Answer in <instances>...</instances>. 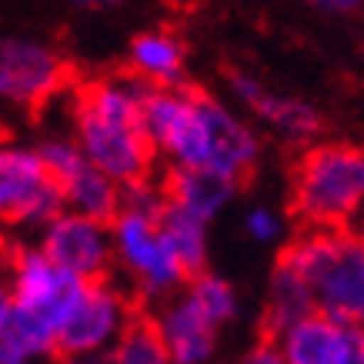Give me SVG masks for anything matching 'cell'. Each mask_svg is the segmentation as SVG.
<instances>
[{"label": "cell", "mask_w": 364, "mask_h": 364, "mask_svg": "<svg viewBox=\"0 0 364 364\" xmlns=\"http://www.w3.org/2000/svg\"><path fill=\"white\" fill-rule=\"evenodd\" d=\"M144 131L164 167L208 171L244 184L261 161V134L251 121L200 87H147Z\"/></svg>", "instance_id": "obj_1"}, {"label": "cell", "mask_w": 364, "mask_h": 364, "mask_svg": "<svg viewBox=\"0 0 364 364\" xmlns=\"http://www.w3.org/2000/svg\"><path fill=\"white\" fill-rule=\"evenodd\" d=\"M144 87L127 70L74 80L67 94L70 137L90 164L124 191L161 177V161L144 131Z\"/></svg>", "instance_id": "obj_2"}, {"label": "cell", "mask_w": 364, "mask_h": 364, "mask_svg": "<svg viewBox=\"0 0 364 364\" xmlns=\"http://www.w3.org/2000/svg\"><path fill=\"white\" fill-rule=\"evenodd\" d=\"M287 208L301 231L364 228V147L318 141L298 151L287 177Z\"/></svg>", "instance_id": "obj_3"}, {"label": "cell", "mask_w": 364, "mask_h": 364, "mask_svg": "<svg viewBox=\"0 0 364 364\" xmlns=\"http://www.w3.org/2000/svg\"><path fill=\"white\" fill-rule=\"evenodd\" d=\"M318 301V314L364 328V244L358 231H301L281 247Z\"/></svg>", "instance_id": "obj_4"}, {"label": "cell", "mask_w": 364, "mask_h": 364, "mask_svg": "<svg viewBox=\"0 0 364 364\" xmlns=\"http://www.w3.org/2000/svg\"><path fill=\"white\" fill-rule=\"evenodd\" d=\"M114 231V277L147 308V314L164 301L184 294L191 274L161 231V218L121 208L111 221Z\"/></svg>", "instance_id": "obj_5"}, {"label": "cell", "mask_w": 364, "mask_h": 364, "mask_svg": "<svg viewBox=\"0 0 364 364\" xmlns=\"http://www.w3.org/2000/svg\"><path fill=\"white\" fill-rule=\"evenodd\" d=\"M141 314V304L117 277L87 281L77 304L57 328V344H60L64 364L107 361L117 341L131 331V324Z\"/></svg>", "instance_id": "obj_6"}, {"label": "cell", "mask_w": 364, "mask_h": 364, "mask_svg": "<svg viewBox=\"0 0 364 364\" xmlns=\"http://www.w3.org/2000/svg\"><path fill=\"white\" fill-rule=\"evenodd\" d=\"M67 210L64 191L37 144L7 141L0 147V218L7 228L23 234L44 231Z\"/></svg>", "instance_id": "obj_7"}, {"label": "cell", "mask_w": 364, "mask_h": 364, "mask_svg": "<svg viewBox=\"0 0 364 364\" xmlns=\"http://www.w3.org/2000/svg\"><path fill=\"white\" fill-rule=\"evenodd\" d=\"M84 284L87 281L67 274L60 264H54L33 237H17L7 247V284H4V298H11L23 311H31L41 321H47L54 331L64 324L70 308L77 304Z\"/></svg>", "instance_id": "obj_8"}, {"label": "cell", "mask_w": 364, "mask_h": 364, "mask_svg": "<svg viewBox=\"0 0 364 364\" xmlns=\"http://www.w3.org/2000/svg\"><path fill=\"white\" fill-rule=\"evenodd\" d=\"M74 87L70 64L47 41L4 37L0 44V94L21 111H44L50 100L67 97Z\"/></svg>", "instance_id": "obj_9"}, {"label": "cell", "mask_w": 364, "mask_h": 364, "mask_svg": "<svg viewBox=\"0 0 364 364\" xmlns=\"http://www.w3.org/2000/svg\"><path fill=\"white\" fill-rule=\"evenodd\" d=\"M37 147H41L54 181L64 191L67 210L84 214V218H97V221H107V224L121 214L124 188L114 184L104 171H97L90 164L84 157V151H80V144L70 137V131L44 134L37 141Z\"/></svg>", "instance_id": "obj_10"}, {"label": "cell", "mask_w": 364, "mask_h": 364, "mask_svg": "<svg viewBox=\"0 0 364 364\" xmlns=\"http://www.w3.org/2000/svg\"><path fill=\"white\" fill-rule=\"evenodd\" d=\"M33 241L44 247V254L54 264H60L67 274L80 277V281L114 277V267H117L114 264V231L107 221L64 210Z\"/></svg>", "instance_id": "obj_11"}, {"label": "cell", "mask_w": 364, "mask_h": 364, "mask_svg": "<svg viewBox=\"0 0 364 364\" xmlns=\"http://www.w3.org/2000/svg\"><path fill=\"white\" fill-rule=\"evenodd\" d=\"M228 90L231 97L247 107V111L264 124L267 131H274L281 141L287 144H298L301 151L318 144L321 134V114L314 104L301 97H287V94H277V90L264 87L261 80L247 74V70H231L228 74Z\"/></svg>", "instance_id": "obj_12"}, {"label": "cell", "mask_w": 364, "mask_h": 364, "mask_svg": "<svg viewBox=\"0 0 364 364\" xmlns=\"http://www.w3.org/2000/svg\"><path fill=\"white\" fill-rule=\"evenodd\" d=\"M277 344L287 364H364V328L324 314L294 324Z\"/></svg>", "instance_id": "obj_13"}, {"label": "cell", "mask_w": 364, "mask_h": 364, "mask_svg": "<svg viewBox=\"0 0 364 364\" xmlns=\"http://www.w3.org/2000/svg\"><path fill=\"white\" fill-rule=\"evenodd\" d=\"M157 334L174 364H210L218 354V324H210L188 294L164 301L151 311Z\"/></svg>", "instance_id": "obj_14"}, {"label": "cell", "mask_w": 364, "mask_h": 364, "mask_svg": "<svg viewBox=\"0 0 364 364\" xmlns=\"http://www.w3.org/2000/svg\"><path fill=\"white\" fill-rule=\"evenodd\" d=\"M144 87H184L188 74V47L171 27H144L127 44V67Z\"/></svg>", "instance_id": "obj_15"}, {"label": "cell", "mask_w": 364, "mask_h": 364, "mask_svg": "<svg viewBox=\"0 0 364 364\" xmlns=\"http://www.w3.org/2000/svg\"><path fill=\"white\" fill-rule=\"evenodd\" d=\"M0 364H64L54 328L11 298H0Z\"/></svg>", "instance_id": "obj_16"}, {"label": "cell", "mask_w": 364, "mask_h": 364, "mask_svg": "<svg viewBox=\"0 0 364 364\" xmlns=\"http://www.w3.org/2000/svg\"><path fill=\"white\" fill-rule=\"evenodd\" d=\"M314 314H318V301L311 294L308 281L284 257H277L271 277H267L264 308H261V338L281 341L294 324L314 318Z\"/></svg>", "instance_id": "obj_17"}, {"label": "cell", "mask_w": 364, "mask_h": 364, "mask_svg": "<svg viewBox=\"0 0 364 364\" xmlns=\"http://www.w3.org/2000/svg\"><path fill=\"white\" fill-rule=\"evenodd\" d=\"M157 181H161L167 204L188 210L204 224H214V218L241 191V184H234V181H224L208 171H184V167H164Z\"/></svg>", "instance_id": "obj_18"}, {"label": "cell", "mask_w": 364, "mask_h": 364, "mask_svg": "<svg viewBox=\"0 0 364 364\" xmlns=\"http://www.w3.org/2000/svg\"><path fill=\"white\" fill-rule=\"evenodd\" d=\"M208 228L210 224L198 221L194 214H188V210L174 208V204H167L164 210H161V231H164V237L171 241V247H174V254L181 257V264L188 267V274H200V271H208Z\"/></svg>", "instance_id": "obj_19"}, {"label": "cell", "mask_w": 364, "mask_h": 364, "mask_svg": "<svg viewBox=\"0 0 364 364\" xmlns=\"http://www.w3.org/2000/svg\"><path fill=\"white\" fill-rule=\"evenodd\" d=\"M184 294H188V298L200 308V314H204L210 324H218V328L231 324V321L237 318V311H241V298H237L234 284L228 277L214 274L210 267L191 277L188 287H184Z\"/></svg>", "instance_id": "obj_20"}, {"label": "cell", "mask_w": 364, "mask_h": 364, "mask_svg": "<svg viewBox=\"0 0 364 364\" xmlns=\"http://www.w3.org/2000/svg\"><path fill=\"white\" fill-rule=\"evenodd\" d=\"M107 364H174V361H171V354H167L151 314H141L131 324V331L117 341Z\"/></svg>", "instance_id": "obj_21"}, {"label": "cell", "mask_w": 364, "mask_h": 364, "mask_svg": "<svg viewBox=\"0 0 364 364\" xmlns=\"http://www.w3.org/2000/svg\"><path fill=\"white\" fill-rule=\"evenodd\" d=\"M244 231H247V237L257 244H277L284 241V214L274 208H267V204H254L247 214H244Z\"/></svg>", "instance_id": "obj_22"}, {"label": "cell", "mask_w": 364, "mask_h": 364, "mask_svg": "<svg viewBox=\"0 0 364 364\" xmlns=\"http://www.w3.org/2000/svg\"><path fill=\"white\" fill-rule=\"evenodd\" d=\"M234 364H287L284 351H281V344L271 341V338H257L251 348H244Z\"/></svg>", "instance_id": "obj_23"}, {"label": "cell", "mask_w": 364, "mask_h": 364, "mask_svg": "<svg viewBox=\"0 0 364 364\" xmlns=\"http://www.w3.org/2000/svg\"><path fill=\"white\" fill-rule=\"evenodd\" d=\"M318 11L324 14H354L358 11V4L354 0H321V4H314Z\"/></svg>", "instance_id": "obj_24"}]
</instances>
